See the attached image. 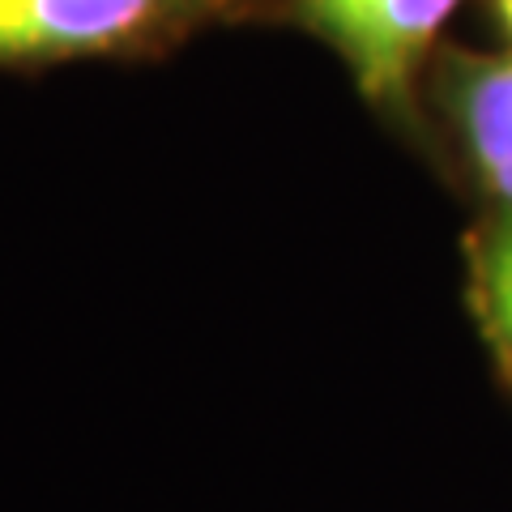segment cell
I'll return each instance as SVG.
<instances>
[{
    "mask_svg": "<svg viewBox=\"0 0 512 512\" xmlns=\"http://www.w3.org/2000/svg\"><path fill=\"white\" fill-rule=\"evenodd\" d=\"M303 9L355 69L359 90L389 99L406 90L414 64L457 0H303Z\"/></svg>",
    "mask_w": 512,
    "mask_h": 512,
    "instance_id": "6da1fadb",
    "label": "cell"
},
{
    "mask_svg": "<svg viewBox=\"0 0 512 512\" xmlns=\"http://www.w3.org/2000/svg\"><path fill=\"white\" fill-rule=\"evenodd\" d=\"M158 0H0V60L69 56L133 35Z\"/></svg>",
    "mask_w": 512,
    "mask_h": 512,
    "instance_id": "7a4b0ae2",
    "label": "cell"
},
{
    "mask_svg": "<svg viewBox=\"0 0 512 512\" xmlns=\"http://www.w3.org/2000/svg\"><path fill=\"white\" fill-rule=\"evenodd\" d=\"M448 103L487 188L512 210V56L453 60Z\"/></svg>",
    "mask_w": 512,
    "mask_h": 512,
    "instance_id": "3957f363",
    "label": "cell"
},
{
    "mask_svg": "<svg viewBox=\"0 0 512 512\" xmlns=\"http://www.w3.org/2000/svg\"><path fill=\"white\" fill-rule=\"evenodd\" d=\"M474 291L491 338L512 355V210L478 239L474 252Z\"/></svg>",
    "mask_w": 512,
    "mask_h": 512,
    "instance_id": "277c9868",
    "label": "cell"
},
{
    "mask_svg": "<svg viewBox=\"0 0 512 512\" xmlns=\"http://www.w3.org/2000/svg\"><path fill=\"white\" fill-rule=\"evenodd\" d=\"M500 13H504V22H508V30H512V0H500Z\"/></svg>",
    "mask_w": 512,
    "mask_h": 512,
    "instance_id": "5b68a950",
    "label": "cell"
}]
</instances>
